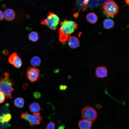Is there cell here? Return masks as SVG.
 <instances>
[{
	"instance_id": "484cf974",
	"label": "cell",
	"mask_w": 129,
	"mask_h": 129,
	"mask_svg": "<svg viewBox=\"0 0 129 129\" xmlns=\"http://www.w3.org/2000/svg\"><path fill=\"white\" fill-rule=\"evenodd\" d=\"M2 53L3 55L6 56L8 55L9 54V51L7 49H4L2 51Z\"/></svg>"
},
{
	"instance_id": "cb8c5ba5",
	"label": "cell",
	"mask_w": 129,
	"mask_h": 129,
	"mask_svg": "<svg viewBox=\"0 0 129 129\" xmlns=\"http://www.w3.org/2000/svg\"><path fill=\"white\" fill-rule=\"evenodd\" d=\"M55 125L54 123L52 122L49 123L47 125L46 129H54Z\"/></svg>"
},
{
	"instance_id": "603a6c76",
	"label": "cell",
	"mask_w": 129,
	"mask_h": 129,
	"mask_svg": "<svg viewBox=\"0 0 129 129\" xmlns=\"http://www.w3.org/2000/svg\"><path fill=\"white\" fill-rule=\"evenodd\" d=\"M5 96L2 92L0 91V104L5 102Z\"/></svg>"
},
{
	"instance_id": "277c9868",
	"label": "cell",
	"mask_w": 129,
	"mask_h": 129,
	"mask_svg": "<svg viewBox=\"0 0 129 129\" xmlns=\"http://www.w3.org/2000/svg\"><path fill=\"white\" fill-rule=\"evenodd\" d=\"M58 16L53 13L50 12L46 18L42 21L41 24L47 26L51 30L55 31L60 22Z\"/></svg>"
},
{
	"instance_id": "e0dca14e",
	"label": "cell",
	"mask_w": 129,
	"mask_h": 129,
	"mask_svg": "<svg viewBox=\"0 0 129 129\" xmlns=\"http://www.w3.org/2000/svg\"><path fill=\"white\" fill-rule=\"evenodd\" d=\"M41 62L40 58L38 56H34L32 58L30 61L31 65L34 67L39 66Z\"/></svg>"
},
{
	"instance_id": "8fae6325",
	"label": "cell",
	"mask_w": 129,
	"mask_h": 129,
	"mask_svg": "<svg viewBox=\"0 0 129 129\" xmlns=\"http://www.w3.org/2000/svg\"><path fill=\"white\" fill-rule=\"evenodd\" d=\"M67 40L68 46L71 48H76L79 46V41L78 38L75 36H71Z\"/></svg>"
},
{
	"instance_id": "d4e9b609",
	"label": "cell",
	"mask_w": 129,
	"mask_h": 129,
	"mask_svg": "<svg viewBox=\"0 0 129 129\" xmlns=\"http://www.w3.org/2000/svg\"><path fill=\"white\" fill-rule=\"evenodd\" d=\"M33 96L35 98L38 99L41 97V94L40 92L36 91L34 93Z\"/></svg>"
},
{
	"instance_id": "9a60e30c",
	"label": "cell",
	"mask_w": 129,
	"mask_h": 129,
	"mask_svg": "<svg viewBox=\"0 0 129 129\" xmlns=\"http://www.w3.org/2000/svg\"><path fill=\"white\" fill-rule=\"evenodd\" d=\"M114 24V21L111 19H106L103 22V26L107 29H109L112 28L113 27Z\"/></svg>"
},
{
	"instance_id": "2e32d148",
	"label": "cell",
	"mask_w": 129,
	"mask_h": 129,
	"mask_svg": "<svg viewBox=\"0 0 129 129\" xmlns=\"http://www.w3.org/2000/svg\"><path fill=\"white\" fill-rule=\"evenodd\" d=\"M14 103L15 106L19 108H23L24 104V100L21 97H18L14 100Z\"/></svg>"
},
{
	"instance_id": "f1b7e54d",
	"label": "cell",
	"mask_w": 129,
	"mask_h": 129,
	"mask_svg": "<svg viewBox=\"0 0 129 129\" xmlns=\"http://www.w3.org/2000/svg\"><path fill=\"white\" fill-rule=\"evenodd\" d=\"M27 83L24 84L22 86V87L24 89H26L27 87Z\"/></svg>"
},
{
	"instance_id": "ba28073f",
	"label": "cell",
	"mask_w": 129,
	"mask_h": 129,
	"mask_svg": "<svg viewBox=\"0 0 129 129\" xmlns=\"http://www.w3.org/2000/svg\"><path fill=\"white\" fill-rule=\"evenodd\" d=\"M8 60L10 63L17 68H20L22 65V60L16 52L12 53L9 56Z\"/></svg>"
},
{
	"instance_id": "4316f807",
	"label": "cell",
	"mask_w": 129,
	"mask_h": 129,
	"mask_svg": "<svg viewBox=\"0 0 129 129\" xmlns=\"http://www.w3.org/2000/svg\"><path fill=\"white\" fill-rule=\"evenodd\" d=\"M59 88L61 90H64L67 88V87L66 85H61L60 86Z\"/></svg>"
},
{
	"instance_id": "4fadbf2b",
	"label": "cell",
	"mask_w": 129,
	"mask_h": 129,
	"mask_svg": "<svg viewBox=\"0 0 129 129\" xmlns=\"http://www.w3.org/2000/svg\"><path fill=\"white\" fill-rule=\"evenodd\" d=\"M92 122L84 120H81L79 122L80 129H90L92 125Z\"/></svg>"
},
{
	"instance_id": "7402d4cb",
	"label": "cell",
	"mask_w": 129,
	"mask_h": 129,
	"mask_svg": "<svg viewBox=\"0 0 129 129\" xmlns=\"http://www.w3.org/2000/svg\"><path fill=\"white\" fill-rule=\"evenodd\" d=\"M10 126L9 123H4L0 121V129H5Z\"/></svg>"
},
{
	"instance_id": "3957f363",
	"label": "cell",
	"mask_w": 129,
	"mask_h": 129,
	"mask_svg": "<svg viewBox=\"0 0 129 129\" xmlns=\"http://www.w3.org/2000/svg\"><path fill=\"white\" fill-rule=\"evenodd\" d=\"M103 12L107 16L112 17L118 12V7L116 3L113 0H107L102 5Z\"/></svg>"
},
{
	"instance_id": "5b68a950",
	"label": "cell",
	"mask_w": 129,
	"mask_h": 129,
	"mask_svg": "<svg viewBox=\"0 0 129 129\" xmlns=\"http://www.w3.org/2000/svg\"><path fill=\"white\" fill-rule=\"evenodd\" d=\"M21 117L28 121L31 126L39 125L42 119V117L39 112L31 115L26 112L22 114Z\"/></svg>"
},
{
	"instance_id": "ac0fdd59",
	"label": "cell",
	"mask_w": 129,
	"mask_h": 129,
	"mask_svg": "<svg viewBox=\"0 0 129 129\" xmlns=\"http://www.w3.org/2000/svg\"><path fill=\"white\" fill-rule=\"evenodd\" d=\"M28 37L29 40L33 42H36L39 39V36L38 33L35 31H32L30 32L28 35Z\"/></svg>"
},
{
	"instance_id": "7a4b0ae2",
	"label": "cell",
	"mask_w": 129,
	"mask_h": 129,
	"mask_svg": "<svg viewBox=\"0 0 129 129\" xmlns=\"http://www.w3.org/2000/svg\"><path fill=\"white\" fill-rule=\"evenodd\" d=\"M14 81L11 78L8 72H5L0 78V91L5 95L7 98H12L11 93L14 91L13 87Z\"/></svg>"
},
{
	"instance_id": "ffe728a7",
	"label": "cell",
	"mask_w": 129,
	"mask_h": 129,
	"mask_svg": "<svg viewBox=\"0 0 129 129\" xmlns=\"http://www.w3.org/2000/svg\"><path fill=\"white\" fill-rule=\"evenodd\" d=\"M11 118V115L9 113L0 116V121L3 123H9Z\"/></svg>"
},
{
	"instance_id": "83f0119b",
	"label": "cell",
	"mask_w": 129,
	"mask_h": 129,
	"mask_svg": "<svg viewBox=\"0 0 129 129\" xmlns=\"http://www.w3.org/2000/svg\"><path fill=\"white\" fill-rule=\"evenodd\" d=\"M4 18L3 12L2 10H0V21L2 20Z\"/></svg>"
},
{
	"instance_id": "f546056e",
	"label": "cell",
	"mask_w": 129,
	"mask_h": 129,
	"mask_svg": "<svg viewBox=\"0 0 129 129\" xmlns=\"http://www.w3.org/2000/svg\"><path fill=\"white\" fill-rule=\"evenodd\" d=\"M126 2L127 4H129V0H126Z\"/></svg>"
},
{
	"instance_id": "4dcf8cb0",
	"label": "cell",
	"mask_w": 129,
	"mask_h": 129,
	"mask_svg": "<svg viewBox=\"0 0 129 129\" xmlns=\"http://www.w3.org/2000/svg\"><path fill=\"white\" fill-rule=\"evenodd\" d=\"M2 0H0V2L2 1Z\"/></svg>"
},
{
	"instance_id": "44dd1931",
	"label": "cell",
	"mask_w": 129,
	"mask_h": 129,
	"mask_svg": "<svg viewBox=\"0 0 129 129\" xmlns=\"http://www.w3.org/2000/svg\"><path fill=\"white\" fill-rule=\"evenodd\" d=\"M89 0H78L79 3L81 5L84 7L85 9V7L87 6Z\"/></svg>"
},
{
	"instance_id": "d6986e66",
	"label": "cell",
	"mask_w": 129,
	"mask_h": 129,
	"mask_svg": "<svg viewBox=\"0 0 129 129\" xmlns=\"http://www.w3.org/2000/svg\"><path fill=\"white\" fill-rule=\"evenodd\" d=\"M8 107L9 104H6L5 105L0 106V116L9 113Z\"/></svg>"
},
{
	"instance_id": "52a82bcc",
	"label": "cell",
	"mask_w": 129,
	"mask_h": 129,
	"mask_svg": "<svg viewBox=\"0 0 129 129\" xmlns=\"http://www.w3.org/2000/svg\"><path fill=\"white\" fill-rule=\"evenodd\" d=\"M40 73L38 69L35 67H30L27 69L26 76L29 81L33 82L39 79Z\"/></svg>"
},
{
	"instance_id": "30bf717a",
	"label": "cell",
	"mask_w": 129,
	"mask_h": 129,
	"mask_svg": "<svg viewBox=\"0 0 129 129\" xmlns=\"http://www.w3.org/2000/svg\"><path fill=\"white\" fill-rule=\"evenodd\" d=\"M4 17L5 20L8 21L13 20L15 17V13L14 10L8 8L5 10L3 12Z\"/></svg>"
},
{
	"instance_id": "8992f818",
	"label": "cell",
	"mask_w": 129,
	"mask_h": 129,
	"mask_svg": "<svg viewBox=\"0 0 129 129\" xmlns=\"http://www.w3.org/2000/svg\"><path fill=\"white\" fill-rule=\"evenodd\" d=\"M97 114L96 110L93 108L87 107L84 108L82 111V118L85 120L92 122L96 119Z\"/></svg>"
},
{
	"instance_id": "9c48e42d",
	"label": "cell",
	"mask_w": 129,
	"mask_h": 129,
	"mask_svg": "<svg viewBox=\"0 0 129 129\" xmlns=\"http://www.w3.org/2000/svg\"><path fill=\"white\" fill-rule=\"evenodd\" d=\"M108 71L106 67L104 66L98 67L95 71V75L98 78H104L107 76Z\"/></svg>"
},
{
	"instance_id": "7c38bea8",
	"label": "cell",
	"mask_w": 129,
	"mask_h": 129,
	"mask_svg": "<svg viewBox=\"0 0 129 129\" xmlns=\"http://www.w3.org/2000/svg\"><path fill=\"white\" fill-rule=\"evenodd\" d=\"M29 108L30 111L33 113H38L42 109L39 104L36 102L32 103L29 106Z\"/></svg>"
},
{
	"instance_id": "5bb4252c",
	"label": "cell",
	"mask_w": 129,
	"mask_h": 129,
	"mask_svg": "<svg viewBox=\"0 0 129 129\" xmlns=\"http://www.w3.org/2000/svg\"><path fill=\"white\" fill-rule=\"evenodd\" d=\"M87 21L91 24L96 23L97 20V17L96 14L94 12H90L86 16Z\"/></svg>"
},
{
	"instance_id": "6da1fadb",
	"label": "cell",
	"mask_w": 129,
	"mask_h": 129,
	"mask_svg": "<svg viewBox=\"0 0 129 129\" xmlns=\"http://www.w3.org/2000/svg\"><path fill=\"white\" fill-rule=\"evenodd\" d=\"M59 24V40L61 42L64 43L71 36V34L77 29L78 25L74 21L66 20L60 22Z\"/></svg>"
}]
</instances>
